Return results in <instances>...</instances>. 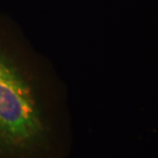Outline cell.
I'll list each match as a JSON object with an SVG mask.
<instances>
[{"label": "cell", "instance_id": "6da1fadb", "mask_svg": "<svg viewBox=\"0 0 158 158\" xmlns=\"http://www.w3.org/2000/svg\"><path fill=\"white\" fill-rule=\"evenodd\" d=\"M68 90L22 28L0 13V158L54 151L68 117Z\"/></svg>", "mask_w": 158, "mask_h": 158}]
</instances>
